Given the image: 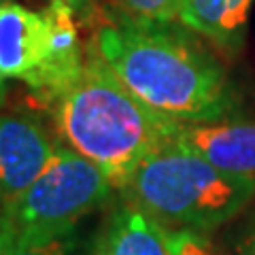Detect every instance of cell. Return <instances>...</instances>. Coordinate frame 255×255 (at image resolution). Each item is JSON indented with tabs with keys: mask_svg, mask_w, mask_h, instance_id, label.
<instances>
[{
	"mask_svg": "<svg viewBox=\"0 0 255 255\" xmlns=\"http://www.w3.org/2000/svg\"><path fill=\"white\" fill-rule=\"evenodd\" d=\"M53 17L49 9L32 11L13 0L0 2V81L30 83L51 58Z\"/></svg>",
	"mask_w": 255,
	"mask_h": 255,
	"instance_id": "8992f818",
	"label": "cell"
},
{
	"mask_svg": "<svg viewBox=\"0 0 255 255\" xmlns=\"http://www.w3.org/2000/svg\"><path fill=\"white\" fill-rule=\"evenodd\" d=\"M49 109L62 145L94 162L115 189H124L134 170L170 140L179 126L140 102L92 43L83 73Z\"/></svg>",
	"mask_w": 255,
	"mask_h": 255,
	"instance_id": "7a4b0ae2",
	"label": "cell"
},
{
	"mask_svg": "<svg viewBox=\"0 0 255 255\" xmlns=\"http://www.w3.org/2000/svg\"><path fill=\"white\" fill-rule=\"evenodd\" d=\"M172 138L219 170L255 177V122L179 124Z\"/></svg>",
	"mask_w": 255,
	"mask_h": 255,
	"instance_id": "52a82bcc",
	"label": "cell"
},
{
	"mask_svg": "<svg viewBox=\"0 0 255 255\" xmlns=\"http://www.w3.org/2000/svg\"><path fill=\"white\" fill-rule=\"evenodd\" d=\"M253 255H255V245H253Z\"/></svg>",
	"mask_w": 255,
	"mask_h": 255,
	"instance_id": "2e32d148",
	"label": "cell"
},
{
	"mask_svg": "<svg viewBox=\"0 0 255 255\" xmlns=\"http://www.w3.org/2000/svg\"><path fill=\"white\" fill-rule=\"evenodd\" d=\"M55 151L58 142L36 117L0 113V211L41 177Z\"/></svg>",
	"mask_w": 255,
	"mask_h": 255,
	"instance_id": "5b68a950",
	"label": "cell"
},
{
	"mask_svg": "<svg viewBox=\"0 0 255 255\" xmlns=\"http://www.w3.org/2000/svg\"><path fill=\"white\" fill-rule=\"evenodd\" d=\"M170 255H223L194 230H166Z\"/></svg>",
	"mask_w": 255,
	"mask_h": 255,
	"instance_id": "8fae6325",
	"label": "cell"
},
{
	"mask_svg": "<svg viewBox=\"0 0 255 255\" xmlns=\"http://www.w3.org/2000/svg\"><path fill=\"white\" fill-rule=\"evenodd\" d=\"M9 255H73V234L47 243H15Z\"/></svg>",
	"mask_w": 255,
	"mask_h": 255,
	"instance_id": "7c38bea8",
	"label": "cell"
},
{
	"mask_svg": "<svg viewBox=\"0 0 255 255\" xmlns=\"http://www.w3.org/2000/svg\"><path fill=\"white\" fill-rule=\"evenodd\" d=\"M92 255H170L166 228L130 202L111 215Z\"/></svg>",
	"mask_w": 255,
	"mask_h": 255,
	"instance_id": "ba28073f",
	"label": "cell"
},
{
	"mask_svg": "<svg viewBox=\"0 0 255 255\" xmlns=\"http://www.w3.org/2000/svg\"><path fill=\"white\" fill-rule=\"evenodd\" d=\"M15 245V236L13 230L9 228V223L4 221V217L0 215V255H9V251Z\"/></svg>",
	"mask_w": 255,
	"mask_h": 255,
	"instance_id": "5bb4252c",
	"label": "cell"
},
{
	"mask_svg": "<svg viewBox=\"0 0 255 255\" xmlns=\"http://www.w3.org/2000/svg\"><path fill=\"white\" fill-rule=\"evenodd\" d=\"M49 2H58V4H66L75 11L79 23L92 26L96 19H100L102 15V2L105 0H49Z\"/></svg>",
	"mask_w": 255,
	"mask_h": 255,
	"instance_id": "4fadbf2b",
	"label": "cell"
},
{
	"mask_svg": "<svg viewBox=\"0 0 255 255\" xmlns=\"http://www.w3.org/2000/svg\"><path fill=\"white\" fill-rule=\"evenodd\" d=\"M111 189L113 183L94 162L58 145L41 177L0 215L13 230L15 243H47L73 234L85 215L109 200Z\"/></svg>",
	"mask_w": 255,
	"mask_h": 255,
	"instance_id": "277c9868",
	"label": "cell"
},
{
	"mask_svg": "<svg viewBox=\"0 0 255 255\" xmlns=\"http://www.w3.org/2000/svg\"><path fill=\"white\" fill-rule=\"evenodd\" d=\"M185 0H115L122 19L136 23H168L179 19Z\"/></svg>",
	"mask_w": 255,
	"mask_h": 255,
	"instance_id": "30bf717a",
	"label": "cell"
},
{
	"mask_svg": "<svg viewBox=\"0 0 255 255\" xmlns=\"http://www.w3.org/2000/svg\"><path fill=\"white\" fill-rule=\"evenodd\" d=\"M0 2H2V0H0Z\"/></svg>",
	"mask_w": 255,
	"mask_h": 255,
	"instance_id": "e0dca14e",
	"label": "cell"
},
{
	"mask_svg": "<svg viewBox=\"0 0 255 255\" xmlns=\"http://www.w3.org/2000/svg\"><path fill=\"white\" fill-rule=\"evenodd\" d=\"M253 0H185L179 21L223 49H234L243 41Z\"/></svg>",
	"mask_w": 255,
	"mask_h": 255,
	"instance_id": "9c48e42d",
	"label": "cell"
},
{
	"mask_svg": "<svg viewBox=\"0 0 255 255\" xmlns=\"http://www.w3.org/2000/svg\"><path fill=\"white\" fill-rule=\"evenodd\" d=\"M4 100V81H0V105H2Z\"/></svg>",
	"mask_w": 255,
	"mask_h": 255,
	"instance_id": "9a60e30c",
	"label": "cell"
},
{
	"mask_svg": "<svg viewBox=\"0 0 255 255\" xmlns=\"http://www.w3.org/2000/svg\"><path fill=\"white\" fill-rule=\"evenodd\" d=\"M90 43L140 102L174 124L217 122L232 109L217 60L164 23L107 19Z\"/></svg>",
	"mask_w": 255,
	"mask_h": 255,
	"instance_id": "6da1fadb",
	"label": "cell"
},
{
	"mask_svg": "<svg viewBox=\"0 0 255 255\" xmlns=\"http://www.w3.org/2000/svg\"><path fill=\"white\" fill-rule=\"evenodd\" d=\"M124 191L159 226L206 232L236 217L255 198V177L219 170L179 140L142 162Z\"/></svg>",
	"mask_w": 255,
	"mask_h": 255,
	"instance_id": "3957f363",
	"label": "cell"
}]
</instances>
